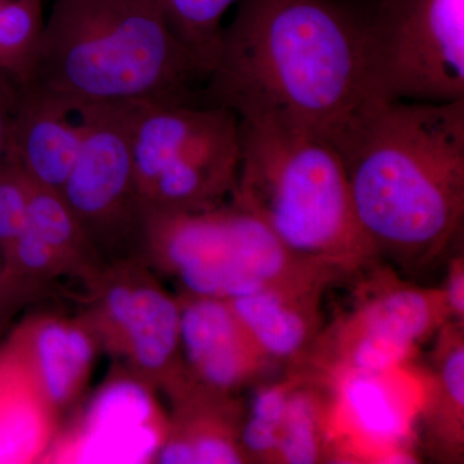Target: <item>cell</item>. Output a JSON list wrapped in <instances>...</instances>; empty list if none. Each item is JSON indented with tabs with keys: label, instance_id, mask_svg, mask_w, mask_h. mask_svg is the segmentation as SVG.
Listing matches in <instances>:
<instances>
[{
	"label": "cell",
	"instance_id": "5b68a950",
	"mask_svg": "<svg viewBox=\"0 0 464 464\" xmlns=\"http://www.w3.org/2000/svg\"><path fill=\"white\" fill-rule=\"evenodd\" d=\"M140 248L181 295L198 297L228 301L284 284L331 283L340 275L295 257L234 201L197 212L148 210Z\"/></svg>",
	"mask_w": 464,
	"mask_h": 464
},
{
	"label": "cell",
	"instance_id": "8992f818",
	"mask_svg": "<svg viewBox=\"0 0 464 464\" xmlns=\"http://www.w3.org/2000/svg\"><path fill=\"white\" fill-rule=\"evenodd\" d=\"M134 186L145 212L225 204L239 176L240 118L224 106L127 102Z\"/></svg>",
	"mask_w": 464,
	"mask_h": 464
},
{
	"label": "cell",
	"instance_id": "277c9868",
	"mask_svg": "<svg viewBox=\"0 0 464 464\" xmlns=\"http://www.w3.org/2000/svg\"><path fill=\"white\" fill-rule=\"evenodd\" d=\"M240 148L232 201L261 219L295 257L337 274L377 261L357 222L340 154L328 140L240 119Z\"/></svg>",
	"mask_w": 464,
	"mask_h": 464
},
{
	"label": "cell",
	"instance_id": "8fae6325",
	"mask_svg": "<svg viewBox=\"0 0 464 464\" xmlns=\"http://www.w3.org/2000/svg\"><path fill=\"white\" fill-rule=\"evenodd\" d=\"M150 387L134 374L112 381L93 400L81 426L53 442L45 459L152 462L166 438L168 422L161 420Z\"/></svg>",
	"mask_w": 464,
	"mask_h": 464
},
{
	"label": "cell",
	"instance_id": "cb8c5ba5",
	"mask_svg": "<svg viewBox=\"0 0 464 464\" xmlns=\"http://www.w3.org/2000/svg\"><path fill=\"white\" fill-rule=\"evenodd\" d=\"M29 179L14 164L0 167V249L7 252L27 226Z\"/></svg>",
	"mask_w": 464,
	"mask_h": 464
},
{
	"label": "cell",
	"instance_id": "9a60e30c",
	"mask_svg": "<svg viewBox=\"0 0 464 464\" xmlns=\"http://www.w3.org/2000/svg\"><path fill=\"white\" fill-rule=\"evenodd\" d=\"M72 115L57 101L20 83L12 163L29 181L61 192L83 141L81 121H72Z\"/></svg>",
	"mask_w": 464,
	"mask_h": 464
},
{
	"label": "cell",
	"instance_id": "9c48e42d",
	"mask_svg": "<svg viewBox=\"0 0 464 464\" xmlns=\"http://www.w3.org/2000/svg\"><path fill=\"white\" fill-rule=\"evenodd\" d=\"M81 152L60 194L100 253L141 244L145 209L134 186L124 103L76 112Z\"/></svg>",
	"mask_w": 464,
	"mask_h": 464
},
{
	"label": "cell",
	"instance_id": "4fadbf2b",
	"mask_svg": "<svg viewBox=\"0 0 464 464\" xmlns=\"http://www.w3.org/2000/svg\"><path fill=\"white\" fill-rule=\"evenodd\" d=\"M399 368L383 372L335 371L334 423L342 435L384 462L411 459L405 451L411 439L418 398Z\"/></svg>",
	"mask_w": 464,
	"mask_h": 464
},
{
	"label": "cell",
	"instance_id": "ffe728a7",
	"mask_svg": "<svg viewBox=\"0 0 464 464\" xmlns=\"http://www.w3.org/2000/svg\"><path fill=\"white\" fill-rule=\"evenodd\" d=\"M325 404L315 391L301 387L290 392L284 415L276 463L313 464L325 457L329 423Z\"/></svg>",
	"mask_w": 464,
	"mask_h": 464
},
{
	"label": "cell",
	"instance_id": "4316f807",
	"mask_svg": "<svg viewBox=\"0 0 464 464\" xmlns=\"http://www.w3.org/2000/svg\"><path fill=\"white\" fill-rule=\"evenodd\" d=\"M449 310V315L463 320L464 315V268L463 258H457L449 270L445 288L441 289Z\"/></svg>",
	"mask_w": 464,
	"mask_h": 464
},
{
	"label": "cell",
	"instance_id": "52a82bcc",
	"mask_svg": "<svg viewBox=\"0 0 464 464\" xmlns=\"http://www.w3.org/2000/svg\"><path fill=\"white\" fill-rule=\"evenodd\" d=\"M364 61L369 99L464 100V0H378Z\"/></svg>",
	"mask_w": 464,
	"mask_h": 464
},
{
	"label": "cell",
	"instance_id": "7a4b0ae2",
	"mask_svg": "<svg viewBox=\"0 0 464 464\" xmlns=\"http://www.w3.org/2000/svg\"><path fill=\"white\" fill-rule=\"evenodd\" d=\"M375 256L429 267L462 232L464 100L368 99L332 137Z\"/></svg>",
	"mask_w": 464,
	"mask_h": 464
},
{
	"label": "cell",
	"instance_id": "484cf974",
	"mask_svg": "<svg viewBox=\"0 0 464 464\" xmlns=\"http://www.w3.org/2000/svg\"><path fill=\"white\" fill-rule=\"evenodd\" d=\"M20 97V82L0 72V167L12 163V132Z\"/></svg>",
	"mask_w": 464,
	"mask_h": 464
},
{
	"label": "cell",
	"instance_id": "3957f363",
	"mask_svg": "<svg viewBox=\"0 0 464 464\" xmlns=\"http://www.w3.org/2000/svg\"><path fill=\"white\" fill-rule=\"evenodd\" d=\"M207 78L157 0H53L20 83L76 114L114 103H195L194 85Z\"/></svg>",
	"mask_w": 464,
	"mask_h": 464
},
{
	"label": "cell",
	"instance_id": "ba28073f",
	"mask_svg": "<svg viewBox=\"0 0 464 464\" xmlns=\"http://www.w3.org/2000/svg\"><path fill=\"white\" fill-rule=\"evenodd\" d=\"M101 268L92 277L85 317L100 344L127 360L130 372L168 393L186 382L179 344V302L137 262Z\"/></svg>",
	"mask_w": 464,
	"mask_h": 464
},
{
	"label": "cell",
	"instance_id": "603a6c76",
	"mask_svg": "<svg viewBox=\"0 0 464 464\" xmlns=\"http://www.w3.org/2000/svg\"><path fill=\"white\" fill-rule=\"evenodd\" d=\"M44 0H0V60L18 82L25 74L44 29Z\"/></svg>",
	"mask_w": 464,
	"mask_h": 464
},
{
	"label": "cell",
	"instance_id": "6da1fadb",
	"mask_svg": "<svg viewBox=\"0 0 464 464\" xmlns=\"http://www.w3.org/2000/svg\"><path fill=\"white\" fill-rule=\"evenodd\" d=\"M365 16L342 0H239L200 103L331 141L369 99Z\"/></svg>",
	"mask_w": 464,
	"mask_h": 464
},
{
	"label": "cell",
	"instance_id": "ac0fdd59",
	"mask_svg": "<svg viewBox=\"0 0 464 464\" xmlns=\"http://www.w3.org/2000/svg\"><path fill=\"white\" fill-rule=\"evenodd\" d=\"M27 225L56 253L69 274L91 280L102 268V257L60 192L29 181Z\"/></svg>",
	"mask_w": 464,
	"mask_h": 464
},
{
	"label": "cell",
	"instance_id": "30bf717a",
	"mask_svg": "<svg viewBox=\"0 0 464 464\" xmlns=\"http://www.w3.org/2000/svg\"><path fill=\"white\" fill-rule=\"evenodd\" d=\"M333 335L335 371L399 368L450 317L442 290L378 280ZM334 371V372H335Z\"/></svg>",
	"mask_w": 464,
	"mask_h": 464
},
{
	"label": "cell",
	"instance_id": "7402d4cb",
	"mask_svg": "<svg viewBox=\"0 0 464 464\" xmlns=\"http://www.w3.org/2000/svg\"><path fill=\"white\" fill-rule=\"evenodd\" d=\"M297 383L285 381L264 386L255 393L248 413L240 418L239 424V444L246 459L276 460L284 415L290 392Z\"/></svg>",
	"mask_w": 464,
	"mask_h": 464
},
{
	"label": "cell",
	"instance_id": "e0dca14e",
	"mask_svg": "<svg viewBox=\"0 0 464 464\" xmlns=\"http://www.w3.org/2000/svg\"><path fill=\"white\" fill-rule=\"evenodd\" d=\"M56 413L12 356L0 362V463L43 459L54 438Z\"/></svg>",
	"mask_w": 464,
	"mask_h": 464
},
{
	"label": "cell",
	"instance_id": "44dd1931",
	"mask_svg": "<svg viewBox=\"0 0 464 464\" xmlns=\"http://www.w3.org/2000/svg\"><path fill=\"white\" fill-rule=\"evenodd\" d=\"M237 0H157L168 26L206 67L215 65L221 41L222 20Z\"/></svg>",
	"mask_w": 464,
	"mask_h": 464
},
{
	"label": "cell",
	"instance_id": "d6986e66",
	"mask_svg": "<svg viewBox=\"0 0 464 464\" xmlns=\"http://www.w3.org/2000/svg\"><path fill=\"white\" fill-rule=\"evenodd\" d=\"M441 335L431 392L433 430L445 445L459 448L463 441V333L456 326L445 329Z\"/></svg>",
	"mask_w": 464,
	"mask_h": 464
},
{
	"label": "cell",
	"instance_id": "5bb4252c",
	"mask_svg": "<svg viewBox=\"0 0 464 464\" xmlns=\"http://www.w3.org/2000/svg\"><path fill=\"white\" fill-rule=\"evenodd\" d=\"M99 344L87 320L43 315L21 329L9 356L25 369L45 404L57 414L83 391Z\"/></svg>",
	"mask_w": 464,
	"mask_h": 464
},
{
	"label": "cell",
	"instance_id": "d4e9b609",
	"mask_svg": "<svg viewBox=\"0 0 464 464\" xmlns=\"http://www.w3.org/2000/svg\"><path fill=\"white\" fill-rule=\"evenodd\" d=\"M5 256L11 261L14 273L32 282L47 283L58 275L69 274L65 264L29 225L5 252Z\"/></svg>",
	"mask_w": 464,
	"mask_h": 464
},
{
	"label": "cell",
	"instance_id": "7c38bea8",
	"mask_svg": "<svg viewBox=\"0 0 464 464\" xmlns=\"http://www.w3.org/2000/svg\"><path fill=\"white\" fill-rule=\"evenodd\" d=\"M177 298L182 362L190 383L209 392L231 395L273 364L227 299L188 295Z\"/></svg>",
	"mask_w": 464,
	"mask_h": 464
},
{
	"label": "cell",
	"instance_id": "2e32d148",
	"mask_svg": "<svg viewBox=\"0 0 464 464\" xmlns=\"http://www.w3.org/2000/svg\"><path fill=\"white\" fill-rule=\"evenodd\" d=\"M329 282L270 286L228 299L259 350L271 362L304 359L320 328V295Z\"/></svg>",
	"mask_w": 464,
	"mask_h": 464
}]
</instances>
